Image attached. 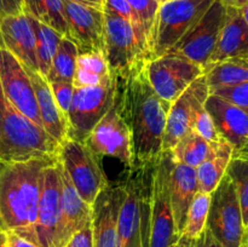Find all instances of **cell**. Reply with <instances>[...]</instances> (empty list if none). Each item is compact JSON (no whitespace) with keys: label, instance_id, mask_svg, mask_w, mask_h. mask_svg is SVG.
I'll list each match as a JSON object with an SVG mask.
<instances>
[{"label":"cell","instance_id":"816d5d0a","mask_svg":"<svg viewBox=\"0 0 248 247\" xmlns=\"http://www.w3.org/2000/svg\"><path fill=\"white\" fill-rule=\"evenodd\" d=\"M2 232V229H1V227H0V232Z\"/></svg>","mask_w":248,"mask_h":247},{"label":"cell","instance_id":"f1b7e54d","mask_svg":"<svg viewBox=\"0 0 248 247\" xmlns=\"http://www.w3.org/2000/svg\"><path fill=\"white\" fill-rule=\"evenodd\" d=\"M78 55H79V50L77 45L70 39L63 36L52 58L50 70L46 75V80L48 82H73Z\"/></svg>","mask_w":248,"mask_h":247},{"label":"cell","instance_id":"74e56055","mask_svg":"<svg viewBox=\"0 0 248 247\" xmlns=\"http://www.w3.org/2000/svg\"><path fill=\"white\" fill-rule=\"evenodd\" d=\"M174 247H223V246L217 241V239L213 236L212 232H210V229L206 227L198 237H194V239H186V237L181 236Z\"/></svg>","mask_w":248,"mask_h":247},{"label":"cell","instance_id":"bcb514c9","mask_svg":"<svg viewBox=\"0 0 248 247\" xmlns=\"http://www.w3.org/2000/svg\"><path fill=\"white\" fill-rule=\"evenodd\" d=\"M0 247H6V235H5V232H0Z\"/></svg>","mask_w":248,"mask_h":247},{"label":"cell","instance_id":"7dc6e473","mask_svg":"<svg viewBox=\"0 0 248 247\" xmlns=\"http://www.w3.org/2000/svg\"><path fill=\"white\" fill-rule=\"evenodd\" d=\"M240 247H248V244H247V241H245L244 244H242L241 246H240Z\"/></svg>","mask_w":248,"mask_h":247},{"label":"cell","instance_id":"9a60e30c","mask_svg":"<svg viewBox=\"0 0 248 247\" xmlns=\"http://www.w3.org/2000/svg\"><path fill=\"white\" fill-rule=\"evenodd\" d=\"M84 143L98 159L102 156L115 157L125 165L126 169L132 167L130 133L119 114L115 102Z\"/></svg>","mask_w":248,"mask_h":247},{"label":"cell","instance_id":"ba28073f","mask_svg":"<svg viewBox=\"0 0 248 247\" xmlns=\"http://www.w3.org/2000/svg\"><path fill=\"white\" fill-rule=\"evenodd\" d=\"M206 227L223 247H240L246 241L236 188L227 173L211 194Z\"/></svg>","mask_w":248,"mask_h":247},{"label":"cell","instance_id":"5bb4252c","mask_svg":"<svg viewBox=\"0 0 248 247\" xmlns=\"http://www.w3.org/2000/svg\"><path fill=\"white\" fill-rule=\"evenodd\" d=\"M210 96V87L207 85L206 75H201L190 86L172 102L167 114L166 127L162 138V152L171 150L184 136L191 132L194 118L199 108L205 106Z\"/></svg>","mask_w":248,"mask_h":247},{"label":"cell","instance_id":"e575fe53","mask_svg":"<svg viewBox=\"0 0 248 247\" xmlns=\"http://www.w3.org/2000/svg\"><path fill=\"white\" fill-rule=\"evenodd\" d=\"M191 131L198 133L199 136H201L203 139H206L210 143L218 142V140L222 138L219 135H218L217 128H216L212 118L210 116L208 111L206 110L205 106L199 108V110L196 111V115L195 118H194Z\"/></svg>","mask_w":248,"mask_h":247},{"label":"cell","instance_id":"277c9868","mask_svg":"<svg viewBox=\"0 0 248 247\" xmlns=\"http://www.w3.org/2000/svg\"><path fill=\"white\" fill-rule=\"evenodd\" d=\"M103 53L114 77H126L138 64L152 60L147 35L108 11H104Z\"/></svg>","mask_w":248,"mask_h":247},{"label":"cell","instance_id":"d4e9b609","mask_svg":"<svg viewBox=\"0 0 248 247\" xmlns=\"http://www.w3.org/2000/svg\"><path fill=\"white\" fill-rule=\"evenodd\" d=\"M23 12L51 27L65 38L68 36L63 0H24Z\"/></svg>","mask_w":248,"mask_h":247},{"label":"cell","instance_id":"c3c4849f","mask_svg":"<svg viewBox=\"0 0 248 247\" xmlns=\"http://www.w3.org/2000/svg\"><path fill=\"white\" fill-rule=\"evenodd\" d=\"M246 241H247V244H248V227L246 228Z\"/></svg>","mask_w":248,"mask_h":247},{"label":"cell","instance_id":"d6986e66","mask_svg":"<svg viewBox=\"0 0 248 247\" xmlns=\"http://www.w3.org/2000/svg\"><path fill=\"white\" fill-rule=\"evenodd\" d=\"M0 40L23 67L38 72L35 33L28 15L23 12L0 18Z\"/></svg>","mask_w":248,"mask_h":247},{"label":"cell","instance_id":"d590c367","mask_svg":"<svg viewBox=\"0 0 248 247\" xmlns=\"http://www.w3.org/2000/svg\"><path fill=\"white\" fill-rule=\"evenodd\" d=\"M103 10L104 11L111 12V14L123 17L124 19L130 22L136 29H138V31H143V33L145 34L144 28H143L140 18H138L136 12L132 10V7L130 6L127 0H103ZM145 35H147V34H145Z\"/></svg>","mask_w":248,"mask_h":247},{"label":"cell","instance_id":"8fae6325","mask_svg":"<svg viewBox=\"0 0 248 247\" xmlns=\"http://www.w3.org/2000/svg\"><path fill=\"white\" fill-rule=\"evenodd\" d=\"M145 72L153 90L169 103L176 101L191 82L205 74L201 65L173 53L149 60Z\"/></svg>","mask_w":248,"mask_h":247},{"label":"cell","instance_id":"e0dca14e","mask_svg":"<svg viewBox=\"0 0 248 247\" xmlns=\"http://www.w3.org/2000/svg\"><path fill=\"white\" fill-rule=\"evenodd\" d=\"M124 195L119 176L116 182L106 184L91 205L93 247H118V218Z\"/></svg>","mask_w":248,"mask_h":247},{"label":"cell","instance_id":"83f0119b","mask_svg":"<svg viewBox=\"0 0 248 247\" xmlns=\"http://www.w3.org/2000/svg\"><path fill=\"white\" fill-rule=\"evenodd\" d=\"M212 143L207 142L198 133L191 131L172 148V159L177 164H183L196 169L210 155Z\"/></svg>","mask_w":248,"mask_h":247},{"label":"cell","instance_id":"4316f807","mask_svg":"<svg viewBox=\"0 0 248 247\" xmlns=\"http://www.w3.org/2000/svg\"><path fill=\"white\" fill-rule=\"evenodd\" d=\"M210 90L232 86L248 81V62L244 58H232L212 65L205 73Z\"/></svg>","mask_w":248,"mask_h":247},{"label":"cell","instance_id":"ab89813d","mask_svg":"<svg viewBox=\"0 0 248 247\" xmlns=\"http://www.w3.org/2000/svg\"><path fill=\"white\" fill-rule=\"evenodd\" d=\"M24 0H0V18L23 14Z\"/></svg>","mask_w":248,"mask_h":247},{"label":"cell","instance_id":"8d00e7d4","mask_svg":"<svg viewBox=\"0 0 248 247\" xmlns=\"http://www.w3.org/2000/svg\"><path fill=\"white\" fill-rule=\"evenodd\" d=\"M48 84H50L51 91H52V94L55 97L56 103H57L61 113L64 115L65 120H67L68 111H69L70 104H72L74 85H73V82L67 81H55L48 82Z\"/></svg>","mask_w":248,"mask_h":247},{"label":"cell","instance_id":"7c38bea8","mask_svg":"<svg viewBox=\"0 0 248 247\" xmlns=\"http://www.w3.org/2000/svg\"><path fill=\"white\" fill-rule=\"evenodd\" d=\"M224 0H215L200 21L169 51L205 68L218 41L225 19Z\"/></svg>","mask_w":248,"mask_h":247},{"label":"cell","instance_id":"484cf974","mask_svg":"<svg viewBox=\"0 0 248 247\" xmlns=\"http://www.w3.org/2000/svg\"><path fill=\"white\" fill-rule=\"evenodd\" d=\"M29 19L33 26L34 33H35L36 46V63H38V72L43 77H46L48 70H50L51 62L57 51L58 45H60L61 39L63 38L62 34L58 33L57 31L52 29L51 27L36 21L31 16H29Z\"/></svg>","mask_w":248,"mask_h":247},{"label":"cell","instance_id":"f6af8a7d","mask_svg":"<svg viewBox=\"0 0 248 247\" xmlns=\"http://www.w3.org/2000/svg\"><path fill=\"white\" fill-rule=\"evenodd\" d=\"M239 9H240V11H241L242 16H244L245 21H246V23L248 24V2L242 5V6L239 7Z\"/></svg>","mask_w":248,"mask_h":247},{"label":"cell","instance_id":"ffe728a7","mask_svg":"<svg viewBox=\"0 0 248 247\" xmlns=\"http://www.w3.org/2000/svg\"><path fill=\"white\" fill-rule=\"evenodd\" d=\"M205 108L212 118L218 135L232 149H239L248 138V109L229 103L215 94L207 97Z\"/></svg>","mask_w":248,"mask_h":247},{"label":"cell","instance_id":"9c48e42d","mask_svg":"<svg viewBox=\"0 0 248 247\" xmlns=\"http://www.w3.org/2000/svg\"><path fill=\"white\" fill-rule=\"evenodd\" d=\"M57 157L80 196L92 205L108 183L98 157L85 143L70 138L60 143Z\"/></svg>","mask_w":248,"mask_h":247},{"label":"cell","instance_id":"6da1fadb","mask_svg":"<svg viewBox=\"0 0 248 247\" xmlns=\"http://www.w3.org/2000/svg\"><path fill=\"white\" fill-rule=\"evenodd\" d=\"M147 62L133 68L116 82L115 106L130 133L132 167L155 165L161 156L167 114L172 103L153 90L145 72Z\"/></svg>","mask_w":248,"mask_h":247},{"label":"cell","instance_id":"30bf717a","mask_svg":"<svg viewBox=\"0 0 248 247\" xmlns=\"http://www.w3.org/2000/svg\"><path fill=\"white\" fill-rule=\"evenodd\" d=\"M62 183L58 159L46 167L41 178V190L35 224L39 247H65L63 232Z\"/></svg>","mask_w":248,"mask_h":247},{"label":"cell","instance_id":"2e32d148","mask_svg":"<svg viewBox=\"0 0 248 247\" xmlns=\"http://www.w3.org/2000/svg\"><path fill=\"white\" fill-rule=\"evenodd\" d=\"M68 24V39L77 45L79 53L104 52L103 9L63 0Z\"/></svg>","mask_w":248,"mask_h":247},{"label":"cell","instance_id":"3957f363","mask_svg":"<svg viewBox=\"0 0 248 247\" xmlns=\"http://www.w3.org/2000/svg\"><path fill=\"white\" fill-rule=\"evenodd\" d=\"M58 147L55 138L12 106L0 85V161L57 156Z\"/></svg>","mask_w":248,"mask_h":247},{"label":"cell","instance_id":"7a4b0ae2","mask_svg":"<svg viewBox=\"0 0 248 247\" xmlns=\"http://www.w3.org/2000/svg\"><path fill=\"white\" fill-rule=\"evenodd\" d=\"M57 156L24 161H0V227L14 232L36 246L38 206L44 170Z\"/></svg>","mask_w":248,"mask_h":247},{"label":"cell","instance_id":"681fc988","mask_svg":"<svg viewBox=\"0 0 248 247\" xmlns=\"http://www.w3.org/2000/svg\"><path fill=\"white\" fill-rule=\"evenodd\" d=\"M157 1H159V2H160V4H162V2L167 1V0H157Z\"/></svg>","mask_w":248,"mask_h":247},{"label":"cell","instance_id":"ac0fdd59","mask_svg":"<svg viewBox=\"0 0 248 247\" xmlns=\"http://www.w3.org/2000/svg\"><path fill=\"white\" fill-rule=\"evenodd\" d=\"M248 55V24L239 7L227 5L225 19L216 47L203 68L207 72L212 65L232 58H245Z\"/></svg>","mask_w":248,"mask_h":247},{"label":"cell","instance_id":"f546056e","mask_svg":"<svg viewBox=\"0 0 248 247\" xmlns=\"http://www.w3.org/2000/svg\"><path fill=\"white\" fill-rule=\"evenodd\" d=\"M211 205V194L198 191L188 208L186 224L181 236L186 239L198 237L206 228L208 210Z\"/></svg>","mask_w":248,"mask_h":247},{"label":"cell","instance_id":"7402d4cb","mask_svg":"<svg viewBox=\"0 0 248 247\" xmlns=\"http://www.w3.org/2000/svg\"><path fill=\"white\" fill-rule=\"evenodd\" d=\"M24 69L31 77V85L34 87L44 130L58 143H61L67 138V120L56 103L50 84L46 77L36 70H31L26 67Z\"/></svg>","mask_w":248,"mask_h":247},{"label":"cell","instance_id":"603a6c76","mask_svg":"<svg viewBox=\"0 0 248 247\" xmlns=\"http://www.w3.org/2000/svg\"><path fill=\"white\" fill-rule=\"evenodd\" d=\"M58 167H60L61 183H62V196H61V199H62L63 232H64L67 241H69L70 236L75 232L81 229L91 219L92 208L91 205L85 202L84 199L78 193L60 160H58Z\"/></svg>","mask_w":248,"mask_h":247},{"label":"cell","instance_id":"d6a6232c","mask_svg":"<svg viewBox=\"0 0 248 247\" xmlns=\"http://www.w3.org/2000/svg\"><path fill=\"white\" fill-rule=\"evenodd\" d=\"M210 94H215L229 103L248 109V81L232 86L216 87L210 90Z\"/></svg>","mask_w":248,"mask_h":247},{"label":"cell","instance_id":"44dd1931","mask_svg":"<svg viewBox=\"0 0 248 247\" xmlns=\"http://www.w3.org/2000/svg\"><path fill=\"white\" fill-rule=\"evenodd\" d=\"M199 191L196 169L183 164L172 162L170 173V196L174 222L179 235L184 229L188 208Z\"/></svg>","mask_w":248,"mask_h":247},{"label":"cell","instance_id":"1f68e13d","mask_svg":"<svg viewBox=\"0 0 248 247\" xmlns=\"http://www.w3.org/2000/svg\"><path fill=\"white\" fill-rule=\"evenodd\" d=\"M77 68L96 74L99 77H107L110 75L103 52L79 53L77 58Z\"/></svg>","mask_w":248,"mask_h":247},{"label":"cell","instance_id":"ee69618b","mask_svg":"<svg viewBox=\"0 0 248 247\" xmlns=\"http://www.w3.org/2000/svg\"><path fill=\"white\" fill-rule=\"evenodd\" d=\"M225 5H229V6H235V7H241L242 5L248 2V0H224Z\"/></svg>","mask_w":248,"mask_h":247},{"label":"cell","instance_id":"60d3db41","mask_svg":"<svg viewBox=\"0 0 248 247\" xmlns=\"http://www.w3.org/2000/svg\"><path fill=\"white\" fill-rule=\"evenodd\" d=\"M5 235H6V247H39L14 232H5Z\"/></svg>","mask_w":248,"mask_h":247},{"label":"cell","instance_id":"4dcf8cb0","mask_svg":"<svg viewBox=\"0 0 248 247\" xmlns=\"http://www.w3.org/2000/svg\"><path fill=\"white\" fill-rule=\"evenodd\" d=\"M227 174L236 188L237 198L241 206L245 228L248 227V160L232 157L227 169Z\"/></svg>","mask_w":248,"mask_h":247},{"label":"cell","instance_id":"5b68a950","mask_svg":"<svg viewBox=\"0 0 248 247\" xmlns=\"http://www.w3.org/2000/svg\"><path fill=\"white\" fill-rule=\"evenodd\" d=\"M215 0H167L160 4L150 29L152 58L166 53L198 23Z\"/></svg>","mask_w":248,"mask_h":247},{"label":"cell","instance_id":"7bdbcfd3","mask_svg":"<svg viewBox=\"0 0 248 247\" xmlns=\"http://www.w3.org/2000/svg\"><path fill=\"white\" fill-rule=\"evenodd\" d=\"M73 1L80 2V4L90 5V6L97 7V9H103V0H73Z\"/></svg>","mask_w":248,"mask_h":247},{"label":"cell","instance_id":"f35d334b","mask_svg":"<svg viewBox=\"0 0 248 247\" xmlns=\"http://www.w3.org/2000/svg\"><path fill=\"white\" fill-rule=\"evenodd\" d=\"M65 247H93V232H92V217L81 229L70 236Z\"/></svg>","mask_w":248,"mask_h":247},{"label":"cell","instance_id":"8992f818","mask_svg":"<svg viewBox=\"0 0 248 247\" xmlns=\"http://www.w3.org/2000/svg\"><path fill=\"white\" fill-rule=\"evenodd\" d=\"M116 82L109 75L99 85L74 87L67 115V138L84 143L94 126L114 106Z\"/></svg>","mask_w":248,"mask_h":247},{"label":"cell","instance_id":"cb8c5ba5","mask_svg":"<svg viewBox=\"0 0 248 247\" xmlns=\"http://www.w3.org/2000/svg\"><path fill=\"white\" fill-rule=\"evenodd\" d=\"M232 145L225 139L220 138L218 142L212 143L210 155L196 167L199 191L212 194L217 188L220 179L227 173L228 165L232 157Z\"/></svg>","mask_w":248,"mask_h":247},{"label":"cell","instance_id":"52a82bcc","mask_svg":"<svg viewBox=\"0 0 248 247\" xmlns=\"http://www.w3.org/2000/svg\"><path fill=\"white\" fill-rule=\"evenodd\" d=\"M172 162L173 159L171 150H164L154 166L149 247H174L181 237L174 222L170 196V173Z\"/></svg>","mask_w":248,"mask_h":247},{"label":"cell","instance_id":"4fadbf2b","mask_svg":"<svg viewBox=\"0 0 248 247\" xmlns=\"http://www.w3.org/2000/svg\"><path fill=\"white\" fill-rule=\"evenodd\" d=\"M0 85L15 108L43 127L35 92L23 64L0 43ZM44 128V127H43Z\"/></svg>","mask_w":248,"mask_h":247},{"label":"cell","instance_id":"f907efd6","mask_svg":"<svg viewBox=\"0 0 248 247\" xmlns=\"http://www.w3.org/2000/svg\"><path fill=\"white\" fill-rule=\"evenodd\" d=\"M244 60H246V61H247V62H248V55L246 56V57H245V58H244Z\"/></svg>","mask_w":248,"mask_h":247},{"label":"cell","instance_id":"b9f144b4","mask_svg":"<svg viewBox=\"0 0 248 247\" xmlns=\"http://www.w3.org/2000/svg\"><path fill=\"white\" fill-rule=\"evenodd\" d=\"M232 157H240V159L248 160V138L239 149L232 152Z\"/></svg>","mask_w":248,"mask_h":247},{"label":"cell","instance_id":"836d02e7","mask_svg":"<svg viewBox=\"0 0 248 247\" xmlns=\"http://www.w3.org/2000/svg\"><path fill=\"white\" fill-rule=\"evenodd\" d=\"M127 2L138 16L147 34V38L149 39L150 29L154 23L160 2L157 0H127Z\"/></svg>","mask_w":248,"mask_h":247}]
</instances>
